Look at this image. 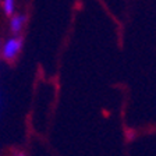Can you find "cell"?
Returning <instances> with one entry per match:
<instances>
[{
	"label": "cell",
	"instance_id": "obj_4",
	"mask_svg": "<svg viewBox=\"0 0 156 156\" xmlns=\"http://www.w3.org/2000/svg\"><path fill=\"white\" fill-rule=\"evenodd\" d=\"M21 156H23V155H21Z\"/></svg>",
	"mask_w": 156,
	"mask_h": 156
},
{
	"label": "cell",
	"instance_id": "obj_2",
	"mask_svg": "<svg viewBox=\"0 0 156 156\" xmlns=\"http://www.w3.org/2000/svg\"><path fill=\"white\" fill-rule=\"evenodd\" d=\"M24 21H25V17L24 16H16L11 18V21H10V28H11V31H13L14 34L20 32L21 31V28L24 27Z\"/></svg>",
	"mask_w": 156,
	"mask_h": 156
},
{
	"label": "cell",
	"instance_id": "obj_1",
	"mask_svg": "<svg viewBox=\"0 0 156 156\" xmlns=\"http://www.w3.org/2000/svg\"><path fill=\"white\" fill-rule=\"evenodd\" d=\"M23 48V39L11 38L4 43L3 48V57L4 58H13L17 56V53Z\"/></svg>",
	"mask_w": 156,
	"mask_h": 156
},
{
	"label": "cell",
	"instance_id": "obj_3",
	"mask_svg": "<svg viewBox=\"0 0 156 156\" xmlns=\"http://www.w3.org/2000/svg\"><path fill=\"white\" fill-rule=\"evenodd\" d=\"M3 7H4V13L7 16H11L14 13V0H4Z\"/></svg>",
	"mask_w": 156,
	"mask_h": 156
}]
</instances>
